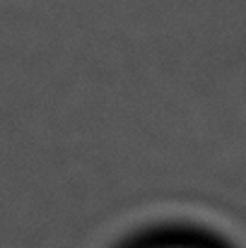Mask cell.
Returning a JSON list of instances; mask_svg holds the SVG:
<instances>
[{
	"mask_svg": "<svg viewBox=\"0 0 246 248\" xmlns=\"http://www.w3.org/2000/svg\"><path fill=\"white\" fill-rule=\"evenodd\" d=\"M157 248H198V246H188V244H166V246H157Z\"/></svg>",
	"mask_w": 246,
	"mask_h": 248,
	"instance_id": "6da1fadb",
	"label": "cell"
}]
</instances>
